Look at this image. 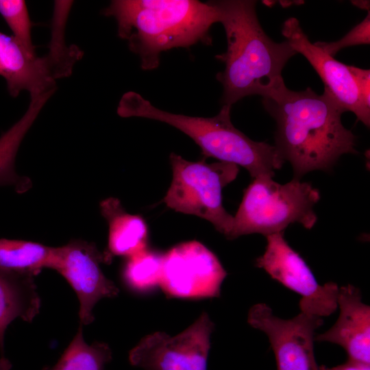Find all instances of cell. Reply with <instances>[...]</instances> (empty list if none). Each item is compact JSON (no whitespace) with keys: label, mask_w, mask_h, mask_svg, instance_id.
<instances>
[{"label":"cell","mask_w":370,"mask_h":370,"mask_svg":"<svg viewBox=\"0 0 370 370\" xmlns=\"http://www.w3.org/2000/svg\"><path fill=\"white\" fill-rule=\"evenodd\" d=\"M351 3L356 7H358V8L369 11V5H370L369 1L356 0V1H351Z\"/></svg>","instance_id":"obj_25"},{"label":"cell","mask_w":370,"mask_h":370,"mask_svg":"<svg viewBox=\"0 0 370 370\" xmlns=\"http://www.w3.org/2000/svg\"><path fill=\"white\" fill-rule=\"evenodd\" d=\"M100 208L109 227L106 263L112 256L127 258L147 249L148 229L140 216L127 212L114 197L102 201Z\"/></svg>","instance_id":"obj_15"},{"label":"cell","mask_w":370,"mask_h":370,"mask_svg":"<svg viewBox=\"0 0 370 370\" xmlns=\"http://www.w3.org/2000/svg\"><path fill=\"white\" fill-rule=\"evenodd\" d=\"M41 301L34 278L16 275L0 270V352L8 325L16 319L30 323L40 312Z\"/></svg>","instance_id":"obj_16"},{"label":"cell","mask_w":370,"mask_h":370,"mask_svg":"<svg viewBox=\"0 0 370 370\" xmlns=\"http://www.w3.org/2000/svg\"><path fill=\"white\" fill-rule=\"evenodd\" d=\"M262 104L276 122L274 146L291 164L294 178L329 171L342 155L357 153L356 136L341 121L345 111L325 92L284 85L262 97Z\"/></svg>","instance_id":"obj_1"},{"label":"cell","mask_w":370,"mask_h":370,"mask_svg":"<svg viewBox=\"0 0 370 370\" xmlns=\"http://www.w3.org/2000/svg\"><path fill=\"white\" fill-rule=\"evenodd\" d=\"M64 32L61 28L52 29L47 54L38 57L13 36L0 32V75L5 79L12 97L23 90L30 96L53 93L56 80L72 73L83 51L77 46L66 45Z\"/></svg>","instance_id":"obj_7"},{"label":"cell","mask_w":370,"mask_h":370,"mask_svg":"<svg viewBox=\"0 0 370 370\" xmlns=\"http://www.w3.org/2000/svg\"><path fill=\"white\" fill-rule=\"evenodd\" d=\"M282 34L296 53L303 55L317 71L324 84V92L345 112H353L358 121L369 127L370 114L362 108L350 66L337 61L321 47L312 43L297 18L283 23Z\"/></svg>","instance_id":"obj_13"},{"label":"cell","mask_w":370,"mask_h":370,"mask_svg":"<svg viewBox=\"0 0 370 370\" xmlns=\"http://www.w3.org/2000/svg\"><path fill=\"white\" fill-rule=\"evenodd\" d=\"M225 29L227 50L216 56L225 64L217 79L223 88V105L254 95L264 97L285 85L282 72L297 53L284 40L275 42L262 28L253 0L214 1Z\"/></svg>","instance_id":"obj_2"},{"label":"cell","mask_w":370,"mask_h":370,"mask_svg":"<svg viewBox=\"0 0 370 370\" xmlns=\"http://www.w3.org/2000/svg\"><path fill=\"white\" fill-rule=\"evenodd\" d=\"M0 14L12 36L29 52L36 53L32 40V27L27 5L23 0H0Z\"/></svg>","instance_id":"obj_21"},{"label":"cell","mask_w":370,"mask_h":370,"mask_svg":"<svg viewBox=\"0 0 370 370\" xmlns=\"http://www.w3.org/2000/svg\"><path fill=\"white\" fill-rule=\"evenodd\" d=\"M231 106L223 105L213 117H198L169 112L153 106L134 91L125 93L117 107L122 117H141L169 124L192 138L205 158L232 163L248 171L253 178L273 177L284 160L276 147L254 141L236 128L231 121Z\"/></svg>","instance_id":"obj_4"},{"label":"cell","mask_w":370,"mask_h":370,"mask_svg":"<svg viewBox=\"0 0 370 370\" xmlns=\"http://www.w3.org/2000/svg\"><path fill=\"white\" fill-rule=\"evenodd\" d=\"M266 238L265 251L256 259V266L301 296L300 311L322 318L336 311L338 286L331 282L319 284L306 261L284 239V232L268 235Z\"/></svg>","instance_id":"obj_9"},{"label":"cell","mask_w":370,"mask_h":370,"mask_svg":"<svg viewBox=\"0 0 370 370\" xmlns=\"http://www.w3.org/2000/svg\"><path fill=\"white\" fill-rule=\"evenodd\" d=\"M53 94L49 92L31 96L29 105L23 116L1 136L0 186H14L19 193L30 187L29 180L18 175L15 171V158L23 138Z\"/></svg>","instance_id":"obj_17"},{"label":"cell","mask_w":370,"mask_h":370,"mask_svg":"<svg viewBox=\"0 0 370 370\" xmlns=\"http://www.w3.org/2000/svg\"><path fill=\"white\" fill-rule=\"evenodd\" d=\"M319 199V190L299 179L282 184L269 177L254 178L244 191L227 238L251 234L267 236L296 223L310 230L317 221L313 208Z\"/></svg>","instance_id":"obj_5"},{"label":"cell","mask_w":370,"mask_h":370,"mask_svg":"<svg viewBox=\"0 0 370 370\" xmlns=\"http://www.w3.org/2000/svg\"><path fill=\"white\" fill-rule=\"evenodd\" d=\"M102 262H106L104 254L94 243L75 239L56 247L51 269L62 275L75 292L79 304V323L83 325L93 321V308L99 300L116 297L119 292L103 274Z\"/></svg>","instance_id":"obj_12"},{"label":"cell","mask_w":370,"mask_h":370,"mask_svg":"<svg viewBox=\"0 0 370 370\" xmlns=\"http://www.w3.org/2000/svg\"><path fill=\"white\" fill-rule=\"evenodd\" d=\"M56 247L25 241L0 238V270L10 274L35 278L52 267Z\"/></svg>","instance_id":"obj_18"},{"label":"cell","mask_w":370,"mask_h":370,"mask_svg":"<svg viewBox=\"0 0 370 370\" xmlns=\"http://www.w3.org/2000/svg\"><path fill=\"white\" fill-rule=\"evenodd\" d=\"M227 275L216 255L202 243L178 244L163 254L160 286L170 297H218Z\"/></svg>","instance_id":"obj_11"},{"label":"cell","mask_w":370,"mask_h":370,"mask_svg":"<svg viewBox=\"0 0 370 370\" xmlns=\"http://www.w3.org/2000/svg\"><path fill=\"white\" fill-rule=\"evenodd\" d=\"M318 370H370V364L348 358L343 364L332 367L321 365L318 367Z\"/></svg>","instance_id":"obj_24"},{"label":"cell","mask_w":370,"mask_h":370,"mask_svg":"<svg viewBox=\"0 0 370 370\" xmlns=\"http://www.w3.org/2000/svg\"><path fill=\"white\" fill-rule=\"evenodd\" d=\"M355 78L359 99L363 110L370 114V70L350 66Z\"/></svg>","instance_id":"obj_23"},{"label":"cell","mask_w":370,"mask_h":370,"mask_svg":"<svg viewBox=\"0 0 370 370\" xmlns=\"http://www.w3.org/2000/svg\"><path fill=\"white\" fill-rule=\"evenodd\" d=\"M103 14L115 18L119 36L147 71L158 67L162 51L198 42L211 45L209 30L219 20L214 1L114 0Z\"/></svg>","instance_id":"obj_3"},{"label":"cell","mask_w":370,"mask_h":370,"mask_svg":"<svg viewBox=\"0 0 370 370\" xmlns=\"http://www.w3.org/2000/svg\"><path fill=\"white\" fill-rule=\"evenodd\" d=\"M214 328L204 312L174 336L163 332L147 334L130 351V363L144 370H207Z\"/></svg>","instance_id":"obj_8"},{"label":"cell","mask_w":370,"mask_h":370,"mask_svg":"<svg viewBox=\"0 0 370 370\" xmlns=\"http://www.w3.org/2000/svg\"><path fill=\"white\" fill-rule=\"evenodd\" d=\"M163 255L147 248L127 258L122 277L126 286L136 292H145L160 285Z\"/></svg>","instance_id":"obj_20"},{"label":"cell","mask_w":370,"mask_h":370,"mask_svg":"<svg viewBox=\"0 0 370 370\" xmlns=\"http://www.w3.org/2000/svg\"><path fill=\"white\" fill-rule=\"evenodd\" d=\"M169 159L173 180L163 202L176 212L208 221L227 238L233 216L223 207L222 190L236 179L238 166L224 162L188 161L175 153Z\"/></svg>","instance_id":"obj_6"},{"label":"cell","mask_w":370,"mask_h":370,"mask_svg":"<svg viewBox=\"0 0 370 370\" xmlns=\"http://www.w3.org/2000/svg\"><path fill=\"white\" fill-rule=\"evenodd\" d=\"M12 364L4 356L0 357V370H11Z\"/></svg>","instance_id":"obj_26"},{"label":"cell","mask_w":370,"mask_h":370,"mask_svg":"<svg viewBox=\"0 0 370 370\" xmlns=\"http://www.w3.org/2000/svg\"><path fill=\"white\" fill-rule=\"evenodd\" d=\"M337 307V321L325 332L315 335L314 341L340 345L349 359L370 364V306L362 301L358 288L347 284L338 288Z\"/></svg>","instance_id":"obj_14"},{"label":"cell","mask_w":370,"mask_h":370,"mask_svg":"<svg viewBox=\"0 0 370 370\" xmlns=\"http://www.w3.org/2000/svg\"><path fill=\"white\" fill-rule=\"evenodd\" d=\"M370 43V12L360 23L354 27L342 38L334 42H314L326 53L334 57L341 49L359 45Z\"/></svg>","instance_id":"obj_22"},{"label":"cell","mask_w":370,"mask_h":370,"mask_svg":"<svg viewBox=\"0 0 370 370\" xmlns=\"http://www.w3.org/2000/svg\"><path fill=\"white\" fill-rule=\"evenodd\" d=\"M80 324L74 338L58 362L48 370H106L112 360V350L107 343H87Z\"/></svg>","instance_id":"obj_19"},{"label":"cell","mask_w":370,"mask_h":370,"mask_svg":"<svg viewBox=\"0 0 370 370\" xmlns=\"http://www.w3.org/2000/svg\"><path fill=\"white\" fill-rule=\"evenodd\" d=\"M247 322L267 336L278 370H318L314 341L315 331L323 323L322 317L300 311L284 319L275 315L266 304L258 303L250 308Z\"/></svg>","instance_id":"obj_10"}]
</instances>
